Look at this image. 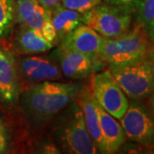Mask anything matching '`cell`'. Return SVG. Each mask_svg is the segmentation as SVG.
I'll use <instances>...</instances> for the list:
<instances>
[{"mask_svg":"<svg viewBox=\"0 0 154 154\" xmlns=\"http://www.w3.org/2000/svg\"><path fill=\"white\" fill-rule=\"evenodd\" d=\"M53 128V138L62 152L71 154H94L98 148L91 138L82 111L73 100L60 112Z\"/></svg>","mask_w":154,"mask_h":154,"instance_id":"2","label":"cell"},{"mask_svg":"<svg viewBox=\"0 0 154 154\" xmlns=\"http://www.w3.org/2000/svg\"><path fill=\"white\" fill-rule=\"evenodd\" d=\"M140 1V0H104V2L107 3V4L128 7V8H132V9H134Z\"/></svg>","mask_w":154,"mask_h":154,"instance_id":"22","label":"cell"},{"mask_svg":"<svg viewBox=\"0 0 154 154\" xmlns=\"http://www.w3.org/2000/svg\"><path fill=\"white\" fill-rule=\"evenodd\" d=\"M134 9L101 3L82 13V22L102 37L116 38L128 32L133 27Z\"/></svg>","mask_w":154,"mask_h":154,"instance_id":"4","label":"cell"},{"mask_svg":"<svg viewBox=\"0 0 154 154\" xmlns=\"http://www.w3.org/2000/svg\"><path fill=\"white\" fill-rule=\"evenodd\" d=\"M120 120L125 136L135 143L154 146V116L145 105L133 102Z\"/></svg>","mask_w":154,"mask_h":154,"instance_id":"7","label":"cell"},{"mask_svg":"<svg viewBox=\"0 0 154 154\" xmlns=\"http://www.w3.org/2000/svg\"><path fill=\"white\" fill-rule=\"evenodd\" d=\"M62 74L71 80H82L100 70L104 61L72 50L58 47L56 51Z\"/></svg>","mask_w":154,"mask_h":154,"instance_id":"8","label":"cell"},{"mask_svg":"<svg viewBox=\"0 0 154 154\" xmlns=\"http://www.w3.org/2000/svg\"><path fill=\"white\" fill-rule=\"evenodd\" d=\"M152 41L136 24L131 29L116 38L102 39L99 58L107 63H120L133 60L152 49Z\"/></svg>","mask_w":154,"mask_h":154,"instance_id":"5","label":"cell"},{"mask_svg":"<svg viewBox=\"0 0 154 154\" xmlns=\"http://www.w3.org/2000/svg\"><path fill=\"white\" fill-rule=\"evenodd\" d=\"M16 22L21 28H31L41 32V28L50 11L45 9L38 0H16Z\"/></svg>","mask_w":154,"mask_h":154,"instance_id":"14","label":"cell"},{"mask_svg":"<svg viewBox=\"0 0 154 154\" xmlns=\"http://www.w3.org/2000/svg\"><path fill=\"white\" fill-rule=\"evenodd\" d=\"M152 51L154 52V40L152 41Z\"/></svg>","mask_w":154,"mask_h":154,"instance_id":"25","label":"cell"},{"mask_svg":"<svg viewBox=\"0 0 154 154\" xmlns=\"http://www.w3.org/2000/svg\"><path fill=\"white\" fill-rule=\"evenodd\" d=\"M41 33L47 41L51 42V44H56V38H57V34H56L55 28L53 27V24L51 22V17L50 16L45 21L44 24L41 28Z\"/></svg>","mask_w":154,"mask_h":154,"instance_id":"21","label":"cell"},{"mask_svg":"<svg viewBox=\"0 0 154 154\" xmlns=\"http://www.w3.org/2000/svg\"><path fill=\"white\" fill-rule=\"evenodd\" d=\"M109 69L128 98L138 101L154 91V52L151 49L133 60L110 63Z\"/></svg>","mask_w":154,"mask_h":154,"instance_id":"3","label":"cell"},{"mask_svg":"<svg viewBox=\"0 0 154 154\" xmlns=\"http://www.w3.org/2000/svg\"><path fill=\"white\" fill-rule=\"evenodd\" d=\"M38 2L48 11L52 10L56 6L60 5L61 0H38Z\"/></svg>","mask_w":154,"mask_h":154,"instance_id":"23","label":"cell"},{"mask_svg":"<svg viewBox=\"0 0 154 154\" xmlns=\"http://www.w3.org/2000/svg\"><path fill=\"white\" fill-rule=\"evenodd\" d=\"M153 40H154V39H153Z\"/></svg>","mask_w":154,"mask_h":154,"instance_id":"26","label":"cell"},{"mask_svg":"<svg viewBox=\"0 0 154 154\" xmlns=\"http://www.w3.org/2000/svg\"><path fill=\"white\" fill-rule=\"evenodd\" d=\"M102 39L103 37L94 29L81 23L63 38L59 47L78 51L90 57H99V51Z\"/></svg>","mask_w":154,"mask_h":154,"instance_id":"11","label":"cell"},{"mask_svg":"<svg viewBox=\"0 0 154 154\" xmlns=\"http://www.w3.org/2000/svg\"><path fill=\"white\" fill-rule=\"evenodd\" d=\"M18 65L14 52L0 48V100L5 105H12L20 94Z\"/></svg>","mask_w":154,"mask_h":154,"instance_id":"9","label":"cell"},{"mask_svg":"<svg viewBox=\"0 0 154 154\" xmlns=\"http://www.w3.org/2000/svg\"><path fill=\"white\" fill-rule=\"evenodd\" d=\"M16 0H0V40L11 35L16 22Z\"/></svg>","mask_w":154,"mask_h":154,"instance_id":"18","label":"cell"},{"mask_svg":"<svg viewBox=\"0 0 154 154\" xmlns=\"http://www.w3.org/2000/svg\"><path fill=\"white\" fill-rule=\"evenodd\" d=\"M75 100L82 111L84 121L90 136L98 150L103 153V140L99 125L97 101L90 93V90L82 88L77 94Z\"/></svg>","mask_w":154,"mask_h":154,"instance_id":"12","label":"cell"},{"mask_svg":"<svg viewBox=\"0 0 154 154\" xmlns=\"http://www.w3.org/2000/svg\"><path fill=\"white\" fill-rule=\"evenodd\" d=\"M10 128L3 118L0 117V154L10 152L11 145Z\"/></svg>","mask_w":154,"mask_h":154,"instance_id":"20","label":"cell"},{"mask_svg":"<svg viewBox=\"0 0 154 154\" xmlns=\"http://www.w3.org/2000/svg\"><path fill=\"white\" fill-rule=\"evenodd\" d=\"M82 13L67 9L61 5L50 11V17L57 34L56 44H60L68 33L82 23Z\"/></svg>","mask_w":154,"mask_h":154,"instance_id":"16","label":"cell"},{"mask_svg":"<svg viewBox=\"0 0 154 154\" xmlns=\"http://www.w3.org/2000/svg\"><path fill=\"white\" fill-rule=\"evenodd\" d=\"M90 93L103 109L116 119L126 112L128 98L119 86L110 69L94 73L91 79Z\"/></svg>","mask_w":154,"mask_h":154,"instance_id":"6","label":"cell"},{"mask_svg":"<svg viewBox=\"0 0 154 154\" xmlns=\"http://www.w3.org/2000/svg\"><path fill=\"white\" fill-rule=\"evenodd\" d=\"M99 125L103 140V153L118 152L125 140V133L121 123L98 104Z\"/></svg>","mask_w":154,"mask_h":154,"instance_id":"13","label":"cell"},{"mask_svg":"<svg viewBox=\"0 0 154 154\" xmlns=\"http://www.w3.org/2000/svg\"><path fill=\"white\" fill-rule=\"evenodd\" d=\"M148 105L149 110H151V112L154 116V91L152 94L149 95L148 97Z\"/></svg>","mask_w":154,"mask_h":154,"instance_id":"24","label":"cell"},{"mask_svg":"<svg viewBox=\"0 0 154 154\" xmlns=\"http://www.w3.org/2000/svg\"><path fill=\"white\" fill-rule=\"evenodd\" d=\"M134 24L138 25L152 42L154 39V0H140L134 8Z\"/></svg>","mask_w":154,"mask_h":154,"instance_id":"17","label":"cell"},{"mask_svg":"<svg viewBox=\"0 0 154 154\" xmlns=\"http://www.w3.org/2000/svg\"><path fill=\"white\" fill-rule=\"evenodd\" d=\"M102 3V0H61L60 5L67 9L85 13Z\"/></svg>","mask_w":154,"mask_h":154,"instance_id":"19","label":"cell"},{"mask_svg":"<svg viewBox=\"0 0 154 154\" xmlns=\"http://www.w3.org/2000/svg\"><path fill=\"white\" fill-rule=\"evenodd\" d=\"M18 69L23 78L30 82L57 81L62 78L58 65L48 58L38 56H28L19 61Z\"/></svg>","mask_w":154,"mask_h":154,"instance_id":"10","label":"cell"},{"mask_svg":"<svg viewBox=\"0 0 154 154\" xmlns=\"http://www.w3.org/2000/svg\"><path fill=\"white\" fill-rule=\"evenodd\" d=\"M13 45L19 53L25 55L44 53L54 46L43 37L41 32L27 28H22L14 39Z\"/></svg>","mask_w":154,"mask_h":154,"instance_id":"15","label":"cell"},{"mask_svg":"<svg viewBox=\"0 0 154 154\" xmlns=\"http://www.w3.org/2000/svg\"><path fill=\"white\" fill-rule=\"evenodd\" d=\"M82 89L77 83L43 82L35 83L19 94L23 113L35 125L51 121L66 108Z\"/></svg>","mask_w":154,"mask_h":154,"instance_id":"1","label":"cell"}]
</instances>
